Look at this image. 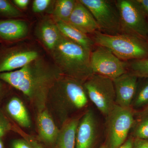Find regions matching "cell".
Listing matches in <instances>:
<instances>
[{
	"label": "cell",
	"instance_id": "obj_1",
	"mask_svg": "<svg viewBox=\"0 0 148 148\" xmlns=\"http://www.w3.org/2000/svg\"><path fill=\"white\" fill-rule=\"evenodd\" d=\"M63 74L56 66L38 58L15 71L0 73V79L21 91L32 101H44Z\"/></svg>",
	"mask_w": 148,
	"mask_h": 148
},
{
	"label": "cell",
	"instance_id": "obj_2",
	"mask_svg": "<svg viewBox=\"0 0 148 148\" xmlns=\"http://www.w3.org/2000/svg\"><path fill=\"white\" fill-rule=\"evenodd\" d=\"M50 52L56 66L66 77L84 83L93 75L90 66L91 52L62 34Z\"/></svg>",
	"mask_w": 148,
	"mask_h": 148
},
{
	"label": "cell",
	"instance_id": "obj_3",
	"mask_svg": "<svg viewBox=\"0 0 148 148\" xmlns=\"http://www.w3.org/2000/svg\"><path fill=\"white\" fill-rule=\"evenodd\" d=\"M96 46L109 49L124 61L148 58V41L135 35L121 34L110 35L98 31L92 34Z\"/></svg>",
	"mask_w": 148,
	"mask_h": 148
},
{
	"label": "cell",
	"instance_id": "obj_4",
	"mask_svg": "<svg viewBox=\"0 0 148 148\" xmlns=\"http://www.w3.org/2000/svg\"><path fill=\"white\" fill-rule=\"evenodd\" d=\"M83 85L88 98L101 113L108 116L116 105L113 80L94 74L84 82Z\"/></svg>",
	"mask_w": 148,
	"mask_h": 148
},
{
	"label": "cell",
	"instance_id": "obj_5",
	"mask_svg": "<svg viewBox=\"0 0 148 148\" xmlns=\"http://www.w3.org/2000/svg\"><path fill=\"white\" fill-rule=\"evenodd\" d=\"M92 14L99 27V32L106 34H121L119 12L115 1L79 0Z\"/></svg>",
	"mask_w": 148,
	"mask_h": 148
},
{
	"label": "cell",
	"instance_id": "obj_6",
	"mask_svg": "<svg viewBox=\"0 0 148 148\" xmlns=\"http://www.w3.org/2000/svg\"><path fill=\"white\" fill-rule=\"evenodd\" d=\"M121 34L138 36L148 41V19L136 0H117Z\"/></svg>",
	"mask_w": 148,
	"mask_h": 148
},
{
	"label": "cell",
	"instance_id": "obj_7",
	"mask_svg": "<svg viewBox=\"0 0 148 148\" xmlns=\"http://www.w3.org/2000/svg\"><path fill=\"white\" fill-rule=\"evenodd\" d=\"M107 135L109 148H118L127 139L135 120L131 108L116 105L107 117Z\"/></svg>",
	"mask_w": 148,
	"mask_h": 148
},
{
	"label": "cell",
	"instance_id": "obj_8",
	"mask_svg": "<svg viewBox=\"0 0 148 148\" xmlns=\"http://www.w3.org/2000/svg\"><path fill=\"white\" fill-rule=\"evenodd\" d=\"M96 46L90 53V66L93 74L114 80L127 72V61L120 60L106 48Z\"/></svg>",
	"mask_w": 148,
	"mask_h": 148
},
{
	"label": "cell",
	"instance_id": "obj_9",
	"mask_svg": "<svg viewBox=\"0 0 148 148\" xmlns=\"http://www.w3.org/2000/svg\"><path fill=\"white\" fill-rule=\"evenodd\" d=\"M56 84L68 108L79 110L87 105L88 97L83 83L66 76L60 78Z\"/></svg>",
	"mask_w": 148,
	"mask_h": 148
},
{
	"label": "cell",
	"instance_id": "obj_10",
	"mask_svg": "<svg viewBox=\"0 0 148 148\" xmlns=\"http://www.w3.org/2000/svg\"><path fill=\"white\" fill-rule=\"evenodd\" d=\"M137 76L126 72L113 80L116 94V103L125 108H131L138 86Z\"/></svg>",
	"mask_w": 148,
	"mask_h": 148
},
{
	"label": "cell",
	"instance_id": "obj_11",
	"mask_svg": "<svg viewBox=\"0 0 148 148\" xmlns=\"http://www.w3.org/2000/svg\"><path fill=\"white\" fill-rule=\"evenodd\" d=\"M38 58L36 51L8 49L0 54V73L21 69Z\"/></svg>",
	"mask_w": 148,
	"mask_h": 148
},
{
	"label": "cell",
	"instance_id": "obj_12",
	"mask_svg": "<svg viewBox=\"0 0 148 148\" xmlns=\"http://www.w3.org/2000/svg\"><path fill=\"white\" fill-rule=\"evenodd\" d=\"M97 124L95 115L88 110L79 121L77 129L76 148H92L97 138Z\"/></svg>",
	"mask_w": 148,
	"mask_h": 148
},
{
	"label": "cell",
	"instance_id": "obj_13",
	"mask_svg": "<svg viewBox=\"0 0 148 148\" xmlns=\"http://www.w3.org/2000/svg\"><path fill=\"white\" fill-rule=\"evenodd\" d=\"M67 22L86 34L99 32L98 24L92 14L79 1H77Z\"/></svg>",
	"mask_w": 148,
	"mask_h": 148
},
{
	"label": "cell",
	"instance_id": "obj_14",
	"mask_svg": "<svg viewBox=\"0 0 148 148\" xmlns=\"http://www.w3.org/2000/svg\"><path fill=\"white\" fill-rule=\"evenodd\" d=\"M28 26L25 21L19 19L0 20V38L6 41H14L26 37Z\"/></svg>",
	"mask_w": 148,
	"mask_h": 148
},
{
	"label": "cell",
	"instance_id": "obj_15",
	"mask_svg": "<svg viewBox=\"0 0 148 148\" xmlns=\"http://www.w3.org/2000/svg\"><path fill=\"white\" fill-rule=\"evenodd\" d=\"M36 33L40 40L50 51L56 45L61 35L56 22L49 19L40 22L37 27Z\"/></svg>",
	"mask_w": 148,
	"mask_h": 148
},
{
	"label": "cell",
	"instance_id": "obj_16",
	"mask_svg": "<svg viewBox=\"0 0 148 148\" xmlns=\"http://www.w3.org/2000/svg\"><path fill=\"white\" fill-rule=\"evenodd\" d=\"M59 31L63 36L74 42L77 43L90 52L94 49L95 43L87 34L82 32L68 22L59 21L56 22Z\"/></svg>",
	"mask_w": 148,
	"mask_h": 148
},
{
	"label": "cell",
	"instance_id": "obj_17",
	"mask_svg": "<svg viewBox=\"0 0 148 148\" xmlns=\"http://www.w3.org/2000/svg\"><path fill=\"white\" fill-rule=\"evenodd\" d=\"M79 122L78 118L72 119L66 122L59 130L56 148H76L77 131Z\"/></svg>",
	"mask_w": 148,
	"mask_h": 148
},
{
	"label": "cell",
	"instance_id": "obj_18",
	"mask_svg": "<svg viewBox=\"0 0 148 148\" xmlns=\"http://www.w3.org/2000/svg\"><path fill=\"white\" fill-rule=\"evenodd\" d=\"M40 137L44 142L52 144L56 142L59 130L47 111H42L38 118Z\"/></svg>",
	"mask_w": 148,
	"mask_h": 148
},
{
	"label": "cell",
	"instance_id": "obj_19",
	"mask_svg": "<svg viewBox=\"0 0 148 148\" xmlns=\"http://www.w3.org/2000/svg\"><path fill=\"white\" fill-rule=\"evenodd\" d=\"M7 110L11 116L21 126H31V122L28 112L22 101L16 97L11 98L8 103Z\"/></svg>",
	"mask_w": 148,
	"mask_h": 148
},
{
	"label": "cell",
	"instance_id": "obj_20",
	"mask_svg": "<svg viewBox=\"0 0 148 148\" xmlns=\"http://www.w3.org/2000/svg\"><path fill=\"white\" fill-rule=\"evenodd\" d=\"M77 1L58 0L56 1L53 12L55 22L62 21L68 22L73 10Z\"/></svg>",
	"mask_w": 148,
	"mask_h": 148
},
{
	"label": "cell",
	"instance_id": "obj_21",
	"mask_svg": "<svg viewBox=\"0 0 148 148\" xmlns=\"http://www.w3.org/2000/svg\"><path fill=\"white\" fill-rule=\"evenodd\" d=\"M127 70L139 77L148 78V58L127 61Z\"/></svg>",
	"mask_w": 148,
	"mask_h": 148
},
{
	"label": "cell",
	"instance_id": "obj_22",
	"mask_svg": "<svg viewBox=\"0 0 148 148\" xmlns=\"http://www.w3.org/2000/svg\"><path fill=\"white\" fill-rule=\"evenodd\" d=\"M140 88L137 87L136 94L132 101V105L134 108H138L148 104V78Z\"/></svg>",
	"mask_w": 148,
	"mask_h": 148
},
{
	"label": "cell",
	"instance_id": "obj_23",
	"mask_svg": "<svg viewBox=\"0 0 148 148\" xmlns=\"http://www.w3.org/2000/svg\"><path fill=\"white\" fill-rule=\"evenodd\" d=\"M132 135L134 138L148 140V112L144 114L135 125Z\"/></svg>",
	"mask_w": 148,
	"mask_h": 148
},
{
	"label": "cell",
	"instance_id": "obj_24",
	"mask_svg": "<svg viewBox=\"0 0 148 148\" xmlns=\"http://www.w3.org/2000/svg\"><path fill=\"white\" fill-rule=\"evenodd\" d=\"M22 16L21 12L11 3L6 0H0V16L12 18Z\"/></svg>",
	"mask_w": 148,
	"mask_h": 148
},
{
	"label": "cell",
	"instance_id": "obj_25",
	"mask_svg": "<svg viewBox=\"0 0 148 148\" xmlns=\"http://www.w3.org/2000/svg\"><path fill=\"white\" fill-rule=\"evenodd\" d=\"M50 0H35L32 5V10L35 13H38L44 11L50 5Z\"/></svg>",
	"mask_w": 148,
	"mask_h": 148
},
{
	"label": "cell",
	"instance_id": "obj_26",
	"mask_svg": "<svg viewBox=\"0 0 148 148\" xmlns=\"http://www.w3.org/2000/svg\"><path fill=\"white\" fill-rule=\"evenodd\" d=\"M10 125L6 120L0 114V138L5 135L10 129Z\"/></svg>",
	"mask_w": 148,
	"mask_h": 148
},
{
	"label": "cell",
	"instance_id": "obj_27",
	"mask_svg": "<svg viewBox=\"0 0 148 148\" xmlns=\"http://www.w3.org/2000/svg\"><path fill=\"white\" fill-rule=\"evenodd\" d=\"M132 148H148V140L133 139Z\"/></svg>",
	"mask_w": 148,
	"mask_h": 148
},
{
	"label": "cell",
	"instance_id": "obj_28",
	"mask_svg": "<svg viewBox=\"0 0 148 148\" xmlns=\"http://www.w3.org/2000/svg\"><path fill=\"white\" fill-rule=\"evenodd\" d=\"M13 148H33L29 143L23 140H16L13 144Z\"/></svg>",
	"mask_w": 148,
	"mask_h": 148
},
{
	"label": "cell",
	"instance_id": "obj_29",
	"mask_svg": "<svg viewBox=\"0 0 148 148\" xmlns=\"http://www.w3.org/2000/svg\"><path fill=\"white\" fill-rule=\"evenodd\" d=\"M148 19V0H136Z\"/></svg>",
	"mask_w": 148,
	"mask_h": 148
},
{
	"label": "cell",
	"instance_id": "obj_30",
	"mask_svg": "<svg viewBox=\"0 0 148 148\" xmlns=\"http://www.w3.org/2000/svg\"><path fill=\"white\" fill-rule=\"evenodd\" d=\"M30 1L29 0H14L13 2L18 8H26L29 5Z\"/></svg>",
	"mask_w": 148,
	"mask_h": 148
},
{
	"label": "cell",
	"instance_id": "obj_31",
	"mask_svg": "<svg viewBox=\"0 0 148 148\" xmlns=\"http://www.w3.org/2000/svg\"><path fill=\"white\" fill-rule=\"evenodd\" d=\"M132 144L133 139L129 138L118 148H132Z\"/></svg>",
	"mask_w": 148,
	"mask_h": 148
},
{
	"label": "cell",
	"instance_id": "obj_32",
	"mask_svg": "<svg viewBox=\"0 0 148 148\" xmlns=\"http://www.w3.org/2000/svg\"><path fill=\"white\" fill-rule=\"evenodd\" d=\"M30 145L33 148H44L42 146L34 140H30Z\"/></svg>",
	"mask_w": 148,
	"mask_h": 148
},
{
	"label": "cell",
	"instance_id": "obj_33",
	"mask_svg": "<svg viewBox=\"0 0 148 148\" xmlns=\"http://www.w3.org/2000/svg\"><path fill=\"white\" fill-rule=\"evenodd\" d=\"M3 88V86L2 82L0 81V95L2 93Z\"/></svg>",
	"mask_w": 148,
	"mask_h": 148
},
{
	"label": "cell",
	"instance_id": "obj_34",
	"mask_svg": "<svg viewBox=\"0 0 148 148\" xmlns=\"http://www.w3.org/2000/svg\"><path fill=\"white\" fill-rule=\"evenodd\" d=\"M99 148H109L108 147V145H103L101 146Z\"/></svg>",
	"mask_w": 148,
	"mask_h": 148
},
{
	"label": "cell",
	"instance_id": "obj_35",
	"mask_svg": "<svg viewBox=\"0 0 148 148\" xmlns=\"http://www.w3.org/2000/svg\"><path fill=\"white\" fill-rule=\"evenodd\" d=\"M0 148H4L3 145L1 140H0Z\"/></svg>",
	"mask_w": 148,
	"mask_h": 148
},
{
	"label": "cell",
	"instance_id": "obj_36",
	"mask_svg": "<svg viewBox=\"0 0 148 148\" xmlns=\"http://www.w3.org/2000/svg\"></svg>",
	"mask_w": 148,
	"mask_h": 148
}]
</instances>
